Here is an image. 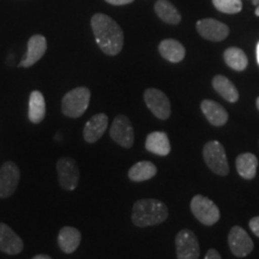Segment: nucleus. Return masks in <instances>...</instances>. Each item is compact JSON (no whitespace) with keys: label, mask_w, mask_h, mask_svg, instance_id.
<instances>
[{"label":"nucleus","mask_w":259,"mask_h":259,"mask_svg":"<svg viewBox=\"0 0 259 259\" xmlns=\"http://www.w3.org/2000/svg\"><path fill=\"white\" fill-rule=\"evenodd\" d=\"M92 29L96 44L107 56H116L124 47V31L114 19L103 14L92 18Z\"/></svg>","instance_id":"1"},{"label":"nucleus","mask_w":259,"mask_h":259,"mask_svg":"<svg viewBox=\"0 0 259 259\" xmlns=\"http://www.w3.org/2000/svg\"><path fill=\"white\" fill-rule=\"evenodd\" d=\"M168 218V208L157 199H139L132 208V222L137 227L156 226L164 222Z\"/></svg>","instance_id":"2"},{"label":"nucleus","mask_w":259,"mask_h":259,"mask_svg":"<svg viewBox=\"0 0 259 259\" xmlns=\"http://www.w3.org/2000/svg\"><path fill=\"white\" fill-rule=\"evenodd\" d=\"M89 102L90 90L85 87H78L65 94L61 101V111L69 118H79L88 109Z\"/></svg>","instance_id":"3"},{"label":"nucleus","mask_w":259,"mask_h":259,"mask_svg":"<svg viewBox=\"0 0 259 259\" xmlns=\"http://www.w3.org/2000/svg\"><path fill=\"white\" fill-rule=\"evenodd\" d=\"M203 157L211 171L216 176L225 177L229 173L228 160L223 145L218 141H210L204 145Z\"/></svg>","instance_id":"4"},{"label":"nucleus","mask_w":259,"mask_h":259,"mask_svg":"<svg viewBox=\"0 0 259 259\" xmlns=\"http://www.w3.org/2000/svg\"><path fill=\"white\" fill-rule=\"evenodd\" d=\"M190 208L194 218L205 226H213L219 222L220 216H221L218 205L208 197L202 196V194H196L193 197Z\"/></svg>","instance_id":"5"},{"label":"nucleus","mask_w":259,"mask_h":259,"mask_svg":"<svg viewBox=\"0 0 259 259\" xmlns=\"http://www.w3.org/2000/svg\"><path fill=\"white\" fill-rule=\"evenodd\" d=\"M176 248L178 259H198L199 242L196 234L190 229H183L177 234Z\"/></svg>","instance_id":"6"},{"label":"nucleus","mask_w":259,"mask_h":259,"mask_svg":"<svg viewBox=\"0 0 259 259\" xmlns=\"http://www.w3.org/2000/svg\"><path fill=\"white\" fill-rule=\"evenodd\" d=\"M144 101L147 103L149 111L161 119L167 120L170 116V102L166 94L155 88H149L144 93Z\"/></svg>","instance_id":"7"},{"label":"nucleus","mask_w":259,"mask_h":259,"mask_svg":"<svg viewBox=\"0 0 259 259\" xmlns=\"http://www.w3.org/2000/svg\"><path fill=\"white\" fill-rule=\"evenodd\" d=\"M111 138L120 147L131 148L135 142L134 126L126 115H116L109 130Z\"/></svg>","instance_id":"8"},{"label":"nucleus","mask_w":259,"mask_h":259,"mask_svg":"<svg viewBox=\"0 0 259 259\" xmlns=\"http://www.w3.org/2000/svg\"><path fill=\"white\" fill-rule=\"evenodd\" d=\"M57 171L59 184L64 190L72 191L76 189L79 181V169L72 157H61L57 162Z\"/></svg>","instance_id":"9"},{"label":"nucleus","mask_w":259,"mask_h":259,"mask_svg":"<svg viewBox=\"0 0 259 259\" xmlns=\"http://www.w3.org/2000/svg\"><path fill=\"white\" fill-rule=\"evenodd\" d=\"M21 171L15 162L8 161L0 168V198H9L17 190Z\"/></svg>","instance_id":"10"},{"label":"nucleus","mask_w":259,"mask_h":259,"mask_svg":"<svg viewBox=\"0 0 259 259\" xmlns=\"http://www.w3.org/2000/svg\"><path fill=\"white\" fill-rule=\"evenodd\" d=\"M228 245L235 257L244 258L253 251V241L246 231L239 226H234L228 234Z\"/></svg>","instance_id":"11"},{"label":"nucleus","mask_w":259,"mask_h":259,"mask_svg":"<svg viewBox=\"0 0 259 259\" xmlns=\"http://www.w3.org/2000/svg\"><path fill=\"white\" fill-rule=\"evenodd\" d=\"M197 31L202 37L213 42L225 40L229 34V29L226 24L212 18L200 19L197 22Z\"/></svg>","instance_id":"12"},{"label":"nucleus","mask_w":259,"mask_h":259,"mask_svg":"<svg viewBox=\"0 0 259 259\" xmlns=\"http://www.w3.org/2000/svg\"><path fill=\"white\" fill-rule=\"evenodd\" d=\"M24 244L19 236L8 225L0 222V251L15 255L23 251Z\"/></svg>","instance_id":"13"},{"label":"nucleus","mask_w":259,"mask_h":259,"mask_svg":"<svg viewBox=\"0 0 259 259\" xmlns=\"http://www.w3.org/2000/svg\"><path fill=\"white\" fill-rule=\"evenodd\" d=\"M47 51V40L42 35H34L29 38L28 41V50L27 53L19 66L22 67H30L34 64H36L42 57L45 56Z\"/></svg>","instance_id":"14"},{"label":"nucleus","mask_w":259,"mask_h":259,"mask_svg":"<svg viewBox=\"0 0 259 259\" xmlns=\"http://www.w3.org/2000/svg\"><path fill=\"white\" fill-rule=\"evenodd\" d=\"M108 127V116L105 113L92 116L83 128V137L88 143H95L102 137Z\"/></svg>","instance_id":"15"},{"label":"nucleus","mask_w":259,"mask_h":259,"mask_svg":"<svg viewBox=\"0 0 259 259\" xmlns=\"http://www.w3.org/2000/svg\"><path fill=\"white\" fill-rule=\"evenodd\" d=\"M200 108H202L206 120L212 126L220 127V126L226 125V122L228 121V113L218 102L211 101V100H204L200 103Z\"/></svg>","instance_id":"16"},{"label":"nucleus","mask_w":259,"mask_h":259,"mask_svg":"<svg viewBox=\"0 0 259 259\" xmlns=\"http://www.w3.org/2000/svg\"><path fill=\"white\" fill-rule=\"evenodd\" d=\"M82 240V234L77 228L73 227H64L60 229L58 235V245L64 253H73L78 248Z\"/></svg>","instance_id":"17"},{"label":"nucleus","mask_w":259,"mask_h":259,"mask_svg":"<svg viewBox=\"0 0 259 259\" xmlns=\"http://www.w3.org/2000/svg\"><path fill=\"white\" fill-rule=\"evenodd\" d=\"M145 149L149 153L158 155V156H167L170 153V143L167 134L161 131L149 134L145 139Z\"/></svg>","instance_id":"18"},{"label":"nucleus","mask_w":259,"mask_h":259,"mask_svg":"<svg viewBox=\"0 0 259 259\" xmlns=\"http://www.w3.org/2000/svg\"><path fill=\"white\" fill-rule=\"evenodd\" d=\"M46 116V101L42 93L34 90L29 96L28 118L32 124H40Z\"/></svg>","instance_id":"19"},{"label":"nucleus","mask_w":259,"mask_h":259,"mask_svg":"<svg viewBox=\"0 0 259 259\" xmlns=\"http://www.w3.org/2000/svg\"><path fill=\"white\" fill-rule=\"evenodd\" d=\"M235 166L239 176L246 180H252L257 174L258 158L251 153L240 154L236 157Z\"/></svg>","instance_id":"20"},{"label":"nucleus","mask_w":259,"mask_h":259,"mask_svg":"<svg viewBox=\"0 0 259 259\" xmlns=\"http://www.w3.org/2000/svg\"><path fill=\"white\" fill-rule=\"evenodd\" d=\"M158 52L162 58L170 61V63H180L185 58V47L179 41L173 38L163 40L158 46Z\"/></svg>","instance_id":"21"},{"label":"nucleus","mask_w":259,"mask_h":259,"mask_svg":"<svg viewBox=\"0 0 259 259\" xmlns=\"http://www.w3.org/2000/svg\"><path fill=\"white\" fill-rule=\"evenodd\" d=\"M212 87L213 89L220 94L226 101L234 103L239 100V92L235 88V85L229 80L227 77L221 76H215L212 79Z\"/></svg>","instance_id":"22"},{"label":"nucleus","mask_w":259,"mask_h":259,"mask_svg":"<svg viewBox=\"0 0 259 259\" xmlns=\"http://www.w3.org/2000/svg\"><path fill=\"white\" fill-rule=\"evenodd\" d=\"M156 173L157 168L153 162L141 161L130 168L128 178L130 180L135 181V183H141V181H145L154 178L156 176Z\"/></svg>","instance_id":"23"},{"label":"nucleus","mask_w":259,"mask_h":259,"mask_svg":"<svg viewBox=\"0 0 259 259\" xmlns=\"http://www.w3.org/2000/svg\"><path fill=\"white\" fill-rule=\"evenodd\" d=\"M155 12H156L158 18L162 19L164 23L174 25L180 23L181 21V16L178 12L176 6L168 0H158L155 4Z\"/></svg>","instance_id":"24"},{"label":"nucleus","mask_w":259,"mask_h":259,"mask_svg":"<svg viewBox=\"0 0 259 259\" xmlns=\"http://www.w3.org/2000/svg\"><path fill=\"white\" fill-rule=\"evenodd\" d=\"M223 58H225L226 64L235 71H244L247 67V57L240 48H227L225 53H223Z\"/></svg>","instance_id":"25"},{"label":"nucleus","mask_w":259,"mask_h":259,"mask_svg":"<svg viewBox=\"0 0 259 259\" xmlns=\"http://www.w3.org/2000/svg\"><path fill=\"white\" fill-rule=\"evenodd\" d=\"M212 4L220 12L223 14H238L241 11V0H212Z\"/></svg>","instance_id":"26"},{"label":"nucleus","mask_w":259,"mask_h":259,"mask_svg":"<svg viewBox=\"0 0 259 259\" xmlns=\"http://www.w3.org/2000/svg\"><path fill=\"white\" fill-rule=\"evenodd\" d=\"M248 226H250V229L252 231V233L259 238V216H255V218L251 219Z\"/></svg>","instance_id":"27"},{"label":"nucleus","mask_w":259,"mask_h":259,"mask_svg":"<svg viewBox=\"0 0 259 259\" xmlns=\"http://www.w3.org/2000/svg\"><path fill=\"white\" fill-rule=\"evenodd\" d=\"M204 259H222V258H221V254H220L218 251L213 250V248H210V250L206 252Z\"/></svg>","instance_id":"28"},{"label":"nucleus","mask_w":259,"mask_h":259,"mask_svg":"<svg viewBox=\"0 0 259 259\" xmlns=\"http://www.w3.org/2000/svg\"><path fill=\"white\" fill-rule=\"evenodd\" d=\"M106 2L112 5H126V4H130V3L135 2V0H106Z\"/></svg>","instance_id":"29"},{"label":"nucleus","mask_w":259,"mask_h":259,"mask_svg":"<svg viewBox=\"0 0 259 259\" xmlns=\"http://www.w3.org/2000/svg\"><path fill=\"white\" fill-rule=\"evenodd\" d=\"M252 4L255 6V16L259 17V0H251Z\"/></svg>","instance_id":"30"},{"label":"nucleus","mask_w":259,"mask_h":259,"mask_svg":"<svg viewBox=\"0 0 259 259\" xmlns=\"http://www.w3.org/2000/svg\"><path fill=\"white\" fill-rule=\"evenodd\" d=\"M32 259H52V258L47 254H37V255H35V257Z\"/></svg>","instance_id":"31"},{"label":"nucleus","mask_w":259,"mask_h":259,"mask_svg":"<svg viewBox=\"0 0 259 259\" xmlns=\"http://www.w3.org/2000/svg\"><path fill=\"white\" fill-rule=\"evenodd\" d=\"M257 61H258V64H259V44L257 45Z\"/></svg>","instance_id":"32"},{"label":"nucleus","mask_w":259,"mask_h":259,"mask_svg":"<svg viewBox=\"0 0 259 259\" xmlns=\"http://www.w3.org/2000/svg\"><path fill=\"white\" fill-rule=\"evenodd\" d=\"M255 105H257V108L259 109V97L257 99V102H255Z\"/></svg>","instance_id":"33"}]
</instances>
